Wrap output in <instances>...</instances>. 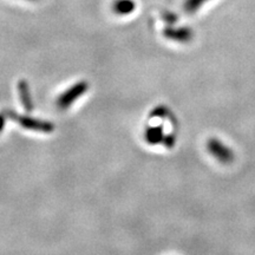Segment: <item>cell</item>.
<instances>
[{"instance_id": "6da1fadb", "label": "cell", "mask_w": 255, "mask_h": 255, "mask_svg": "<svg viewBox=\"0 0 255 255\" xmlns=\"http://www.w3.org/2000/svg\"><path fill=\"white\" fill-rule=\"evenodd\" d=\"M9 116H11L15 122H18V124H20L21 127H24L25 129L36 130V131H43V132H51L53 129H55L53 124H51L50 122H45V121L31 119V117H26V116H20V115H17L14 113L9 114Z\"/></svg>"}, {"instance_id": "7a4b0ae2", "label": "cell", "mask_w": 255, "mask_h": 255, "mask_svg": "<svg viewBox=\"0 0 255 255\" xmlns=\"http://www.w3.org/2000/svg\"><path fill=\"white\" fill-rule=\"evenodd\" d=\"M88 88L89 85L87 82L77 83V84L73 85L72 88H70L68 91L64 92V94L60 96L58 101H57V104H58L60 109H66L70 105H72L73 102L77 101L84 92H87Z\"/></svg>"}, {"instance_id": "3957f363", "label": "cell", "mask_w": 255, "mask_h": 255, "mask_svg": "<svg viewBox=\"0 0 255 255\" xmlns=\"http://www.w3.org/2000/svg\"><path fill=\"white\" fill-rule=\"evenodd\" d=\"M136 4L133 0H116L113 4V9L115 13L120 15H126L131 13L135 9Z\"/></svg>"}, {"instance_id": "277c9868", "label": "cell", "mask_w": 255, "mask_h": 255, "mask_svg": "<svg viewBox=\"0 0 255 255\" xmlns=\"http://www.w3.org/2000/svg\"><path fill=\"white\" fill-rule=\"evenodd\" d=\"M19 94H20V101L23 103L24 108L27 111H31L33 109V102H32V97L30 94V88H28L26 82H20L18 85Z\"/></svg>"}, {"instance_id": "5b68a950", "label": "cell", "mask_w": 255, "mask_h": 255, "mask_svg": "<svg viewBox=\"0 0 255 255\" xmlns=\"http://www.w3.org/2000/svg\"><path fill=\"white\" fill-rule=\"evenodd\" d=\"M209 149L210 151L214 154L216 157L222 159L223 162H227L228 159L232 158V152L228 150L226 146H223L219 141H212L209 143Z\"/></svg>"}, {"instance_id": "8992f818", "label": "cell", "mask_w": 255, "mask_h": 255, "mask_svg": "<svg viewBox=\"0 0 255 255\" xmlns=\"http://www.w3.org/2000/svg\"><path fill=\"white\" fill-rule=\"evenodd\" d=\"M191 31L189 28L183 27L180 28V30H174V28H168L165 31V36L168 38H171V39L178 40V41H186L190 38Z\"/></svg>"}, {"instance_id": "52a82bcc", "label": "cell", "mask_w": 255, "mask_h": 255, "mask_svg": "<svg viewBox=\"0 0 255 255\" xmlns=\"http://www.w3.org/2000/svg\"><path fill=\"white\" fill-rule=\"evenodd\" d=\"M206 1H208V0H186V2H184V9H186L187 13H194Z\"/></svg>"}, {"instance_id": "ba28073f", "label": "cell", "mask_w": 255, "mask_h": 255, "mask_svg": "<svg viewBox=\"0 0 255 255\" xmlns=\"http://www.w3.org/2000/svg\"><path fill=\"white\" fill-rule=\"evenodd\" d=\"M5 126V119H4V115L0 114V131L2 130V128Z\"/></svg>"}]
</instances>
